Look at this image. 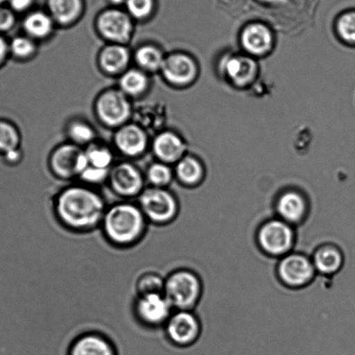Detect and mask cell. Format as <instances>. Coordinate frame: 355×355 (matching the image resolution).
Instances as JSON below:
<instances>
[{"instance_id":"cell-16","label":"cell","mask_w":355,"mask_h":355,"mask_svg":"<svg viewBox=\"0 0 355 355\" xmlns=\"http://www.w3.org/2000/svg\"><path fill=\"white\" fill-rule=\"evenodd\" d=\"M69 355H116V352L103 334L87 333L78 336L71 343Z\"/></svg>"},{"instance_id":"cell-31","label":"cell","mask_w":355,"mask_h":355,"mask_svg":"<svg viewBox=\"0 0 355 355\" xmlns=\"http://www.w3.org/2000/svg\"><path fill=\"white\" fill-rule=\"evenodd\" d=\"M89 164L91 166L108 168L110 164H112V153L105 148H92L87 153Z\"/></svg>"},{"instance_id":"cell-40","label":"cell","mask_w":355,"mask_h":355,"mask_svg":"<svg viewBox=\"0 0 355 355\" xmlns=\"http://www.w3.org/2000/svg\"><path fill=\"white\" fill-rule=\"evenodd\" d=\"M112 1H114L115 3H120L122 1V0H112Z\"/></svg>"},{"instance_id":"cell-21","label":"cell","mask_w":355,"mask_h":355,"mask_svg":"<svg viewBox=\"0 0 355 355\" xmlns=\"http://www.w3.org/2000/svg\"><path fill=\"white\" fill-rule=\"evenodd\" d=\"M130 54L125 47L110 46L102 51L100 62L103 69L110 73L121 71L129 63Z\"/></svg>"},{"instance_id":"cell-28","label":"cell","mask_w":355,"mask_h":355,"mask_svg":"<svg viewBox=\"0 0 355 355\" xmlns=\"http://www.w3.org/2000/svg\"><path fill=\"white\" fill-rule=\"evenodd\" d=\"M147 177L153 187L164 188L171 181L172 172L165 164H155L148 171Z\"/></svg>"},{"instance_id":"cell-32","label":"cell","mask_w":355,"mask_h":355,"mask_svg":"<svg viewBox=\"0 0 355 355\" xmlns=\"http://www.w3.org/2000/svg\"><path fill=\"white\" fill-rule=\"evenodd\" d=\"M130 15L137 19L146 18L153 9V0H126Z\"/></svg>"},{"instance_id":"cell-33","label":"cell","mask_w":355,"mask_h":355,"mask_svg":"<svg viewBox=\"0 0 355 355\" xmlns=\"http://www.w3.org/2000/svg\"><path fill=\"white\" fill-rule=\"evenodd\" d=\"M70 135L76 142L85 144L89 142L94 137L91 127L85 123H76L70 128Z\"/></svg>"},{"instance_id":"cell-24","label":"cell","mask_w":355,"mask_h":355,"mask_svg":"<svg viewBox=\"0 0 355 355\" xmlns=\"http://www.w3.org/2000/svg\"><path fill=\"white\" fill-rule=\"evenodd\" d=\"M27 33L35 37L49 35L53 29V21L46 13L36 12L30 15L24 22Z\"/></svg>"},{"instance_id":"cell-13","label":"cell","mask_w":355,"mask_h":355,"mask_svg":"<svg viewBox=\"0 0 355 355\" xmlns=\"http://www.w3.org/2000/svg\"><path fill=\"white\" fill-rule=\"evenodd\" d=\"M98 29L103 36L116 42H126L132 32L129 16L119 10H109L100 15Z\"/></svg>"},{"instance_id":"cell-38","label":"cell","mask_w":355,"mask_h":355,"mask_svg":"<svg viewBox=\"0 0 355 355\" xmlns=\"http://www.w3.org/2000/svg\"><path fill=\"white\" fill-rule=\"evenodd\" d=\"M6 51H8V47H6L5 40L0 37V63L6 58Z\"/></svg>"},{"instance_id":"cell-20","label":"cell","mask_w":355,"mask_h":355,"mask_svg":"<svg viewBox=\"0 0 355 355\" xmlns=\"http://www.w3.org/2000/svg\"><path fill=\"white\" fill-rule=\"evenodd\" d=\"M185 147L182 140L173 133L161 134L155 140L154 150L157 156L164 162H175L184 153Z\"/></svg>"},{"instance_id":"cell-36","label":"cell","mask_w":355,"mask_h":355,"mask_svg":"<svg viewBox=\"0 0 355 355\" xmlns=\"http://www.w3.org/2000/svg\"><path fill=\"white\" fill-rule=\"evenodd\" d=\"M15 21V15L10 10L0 8V31H8L12 28Z\"/></svg>"},{"instance_id":"cell-14","label":"cell","mask_w":355,"mask_h":355,"mask_svg":"<svg viewBox=\"0 0 355 355\" xmlns=\"http://www.w3.org/2000/svg\"><path fill=\"white\" fill-rule=\"evenodd\" d=\"M165 78L175 85H187L196 75L195 62L184 54H175L164 60L162 65Z\"/></svg>"},{"instance_id":"cell-39","label":"cell","mask_w":355,"mask_h":355,"mask_svg":"<svg viewBox=\"0 0 355 355\" xmlns=\"http://www.w3.org/2000/svg\"><path fill=\"white\" fill-rule=\"evenodd\" d=\"M6 156H8L9 160H16L17 157L19 156V153L18 151L13 150L11 151V153H6Z\"/></svg>"},{"instance_id":"cell-41","label":"cell","mask_w":355,"mask_h":355,"mask_svg":"<svg viewBox=\"0 0 355 355\" xmlns=\"http://www.w3.org/2000/svg\"><path fill=\"white\" fill-rule=\"evenodd\" d=\"M5 1L6 0H0V6H1Z\"/></svg>"},{"instance_id":"cell-12","label":"cell","mask_w":355,"mask_h":355,"mask_svg":"<svg viewBox=\"0 0 355 355\" xmlns=\"http://www.w3.org/2000/svg\"><path fill=\"white\" fill-rule=\"evenodd\" d=\"M110 185L116 195L130 198L143 192L142 175L132 164L119 165L110 173Z\"/></svg>"},{"instance_id":"cell-8","label":"cell","mask_w":355,"mask_h":355,"mask_svg":"<svg viewBox=\"0 0 355 355\" xmlns=\"http://www.w3.org/2000/svg\"><path fill=\"white\" fill-rule=\"evenodd\" d=\"M134 313L141 324L153 329L165 325L173 308L164 294H147L137 295Z\"/></svg>"},{"instance_id":"cell-26","label":"cell","mask_w":355,"mask_h":355,"mask_svg":"<svg viewBox=\"0 0 355 355\" xmlns=\"http://www.w3.org/2000/svg\"><path fill=\"white\" fill-rule=\"evenodd\" d=\"M148 85L146 76L142 71L132 70L127 71L120 80V85L127 94L136 96L144 92Z\"/></svg>"},{"instance_id":"cell-10","label":"cell","mask_w":355,"mask_h":355,"mask_svg":"<svg viewBox=\"0 0 355 355\" xmlns=\"http://www.w3.org/2000/svg\"><path fill=\"white\" fill-rule=\"evenodd\" d=\"M96 112L103 123L115 126L121 125L128 119L130 105L122 92L110 91L98 98Z\"/></svg>"},{"instance_id":"cell-11","label":"cell","mask_w":355,"mask_h":355,"mask_svg":"<svg viewBox=\"0 0 355 355\" xmlns=\"http://www.w3.org/2000/svg\"><path fill=\"white\" fill-rule=\"evenodd\" d=\"M51 164L55 173L63 178L80 175L89 165L87 155L74 146H64L57 150Z\"/></svg>"},{"instance_id":"cell-22","label":"cell","mask_w":355,"mask_h":355,"mask_svg":"<svg viewBox=\"0 0 355 355\" xmlns=\"http://www.w3.org/2000/svg\"><path fill=\"white\" fill-rule=\"evenodd\" d=\"M49 8L57 21L68 24L80 15L82 2L81 0H49Z\"/></svg>"},{"instance_id":"cell-25","label":"cell","mask_w":355,"mask_h":355,"mask_svg":"<svg viewBox=\"0 0 355 355\" xmlns=\"http://www.w3.org/2000/svg\"><path fill=\"white\" fill-rule=\"evenodd\" d=\"M165 278L155 272H146L137 278L136 288L137 295L164 294Z\"/></svg>"},{"instance_id":"cell-17","label":"cell","mask_w":355,"mask_h":355,"mask_svg":"<svg viewBox=\"0 0 355 355\" xmlns=\"http://www.w3.org/2000/svg\"><path fill=\"white\" fill-rule=\"evenodd\" d=\"M272 42L270 31L261 24H254L243 31L242 43L248 53L257 56L266 54L271 49Z\"/></svg>"},{"instance_id":"cell-19","label":"cell","mask_w":355,"mask_h":355,"mask_svg":"<svg viewBox=\"0 0 355 355\" xmlns=\"http://www.w3.org/2000/svg\"><path fill=\"white\" fill-rule=\"evenodd\" d=\"M116 144L123 153L129 156H136L146 150V135L139 127L126 125L117 132Z\"/></svg>"},{"instance_id":"cell-1","label":"cell","mask_w":355,"mask_h":355,"mask_svg":"<svg viewBox=\"0 0 355 355\" xmlns=\"http://www.w3.org/2000/svg\"><path fill=\"white\" fill-rule=\"evenodd\" d=\"M105 200L93 189L72 186L64 189L54 202V213L65 229L89 232L101 226L106 211Z\"/></svg>"},{"instance_id":"cell-18","label":"cell","mask_w":355,"mask_h":355,"mask_svg":"<svg viewBox=\"0 0 355 355\" xmlns=\"http://www.w3.org/2000/svg\"><path fill=\"white\" fill-rule=\"evenodd\" d=\"M223 71L234 84L245 85L252 81L257 73V64L250 58L234 56L223 62Z\"/></svg>"},{"instance_id":"cell-4","label":"cell","mask_w":355,"mask_h":355,"mask_svg":"<svg viewBox=\"0 0 355 355\" xmlns=\"http://www.w3.org/2000/svg\"><path fill=\"white\" fill-rule=\"evenodd\" d=\"M139 208L148 223L164 226L173 223L180 215V203L164 188L150 187L139 196Z\"/></svg>"},{"instance_id":"cell-23","label":"cell","mask_w":355,"mask_h":355,"mask_svg":"<svg viewBox=\"0 0 355 355\" xmlns=\"http://www.w3.org/2000/svg\"><path fill=\"white\" fill-rule=\"evenodd\" d=\"M177 175L182 184L187 186L198 184L202 180L203 171L201 164L192 157H185L179 162Z\"/></svg>"},{"instance_id":"cell-37","label":"cell","mask_w":355,"mask_h":355,"mask_svg":"<svg viewBox=\"0 0 355 355\" xmlns=\"http://www.w3.org/2000/svg\"><path fill=\"white\" fill-rule=\"evenodd\" d=\"M12 8L16 11H24L32 5L33 0H9Z\"/></svg>"},{"instance_id":"cell-5","label":"cell","mask_w":355,"mask_h":355,"mask_svg":"<svg viewBox=\"0 0 355 355\" xmlns=\"http://www.w3.org/2000/svg\"><path fill=\"white\" fill-rule=\"evenodd\" d=\"M257 240L264 253L268 256L282 258L294 250L295 227L275 217L260 227Z\"/></svg>"},{"instance_id":"cell-35","label":"cell","mask_w":355,"mask_h":355,"mask_svg":"<svg viewBox=\"0 0 355 355\" xmlns=\"http://www.w3.org/2000/svg\"><path fill=\"white\" fill-rule=\"evenodd\" d=\"M108 168H100L89 165L80 175L83 180L89 182V184H99L105 180L108 177Z\"/></svg>"},{"instance_id":"cell-2","label":"cell","mask_w":355,"mask_h":355,"mask_svg":"<svg viewBox=\"0 0 355 355\" xmlns=\"http://www.w3.org/2000/svg\"><path fill=\"white\" fill-rule=\"evenodd\" d=\"M148 220L139 205L116 203L107 208L101 223L105 239L117 248H130L143 239Z\"/></svg>"},{"instance_id":"cell-15","label":"cell","mask_w":355,"mask_h":355,"mask_svg":"<svg viewBox=\"0 0 355 355\" xmlns=\"http://www.w3.org/2000/svg\"><path fill=\"white\" fill-rule=\"evenodd\" d=\"M317 274L333 275L340 271L344 264V256L336 243H326L320 246L311 257Z\"/></svg>"},{"instance_id":"cell-27","label":"cell","mask_w":355,"mask_h":355,"mask_svg":"<svg viewBox=\"0 0 355 355\" xmlns=\"http://www.w3.org/2000/svg\"><path fill=\"white\" fill-rule=\"evenodd\" d=\"M136 60L141 67L150 71L162 68L164 61L159 50L153 46L140 48L136 54Z\"/></svg>"},{"instance_id":"cell-30","label":"cell","mask_w":355,"mask_h":355,"mask_svg":"<svg viewBox=\"0 0 355 355\" xmlns=\"http://www.w3.org/2000/svg\"><path fill=\"white\" fill-rule=\"evenodd\" d=\"M338 32L347 42L355 43V12L341 16L338 22Z\"/></svg>"},{"instance_id":"cell-6","label":"cell","mask_w":355,"mask_h":355,"mask_svg":"<svg viewBox=\"0 0 355 355\" xmlns=\"http://www.w3.org/2000/svg\"><path fill=\"white\" fill-rule=\"evenodd\" d=\"M316 271L311 257L308 254L291 252L279 261L277 275L282 284L289 288H302L315 277Z\"/></svg>"},{"instance_id":"cell-29","label":"cell","mask_w":355,"mask_h":355,"mask_svg":"<svg viewBox=\"0 0 355 355\" xmlns=\"http://www.w3.org/2000/svg\"><path fill=\"white\" fill-rule=\"evenodd\" d=\"M19 141L17 130L9 123L0 122V150L6 153L16 150Z\"/></svg>"},{"instance_id":"cell-7","label":"cell","mask_w":355,"mask_h":355,"mask_svg":"<svg viewBox=\"0 0 355 355\" xmlns=\"http://www.w3.org/2000/svg\"><path fill=\"white\" fill-rule=\"evenodd\" d=\"M168 340L178 347H189L198 340L201 324L194 311L177 310L164 325Z\"/></svg>"},{"instance_id":"cell-3","label":"cell","mask_w":355,"mask_h":355,"mask_svg":"<svg viewBox=\"0 0 355 355\" xmlns=\"http://www.w3.org/2000/svg\"><path fill=\"white\" fill-rule=\"evenodd\" d=\"M202 291L201 279L191 268H178L165 278L164 295L173 309L192 311Z\"/></svg>"},{"instance_id":"cell-9","label":"cell","mask_w":355,"mask_h":355,"mask_svg":"<svg viewBox=\"0 0 355 355\" xmlns=\"http://www.w3.org/2000/svg\"><path fill=\"white\" fill-rule=\"evenodd\" d=\"M309 209V198L297 191L282 193L275 201V214L277 218L292 226H297L304 222Z\"/></svg>"},{"instance_id":"cell-34","label":"cell","mask_w":355,"mask_h":355,"mask_svg":"<svg viewBox=\"0 0 355 355\" xmlns=\"http://www.w3.org/2000/svg\"><path fill=\"white\" fill-rule=\"evenodd\" d=\"M35 50L33 43L26 37H19L12 40V51L16 56L26 58L30 56Z\"/></svg>"}]
</instances>
